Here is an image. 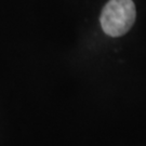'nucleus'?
<instances>
[{
	"label": "nucleus",
	"instance_id": "1",
	"mask_svg": "<svg viewBox=\"0 0 146 146\" xmlns=\"http://www.w3.org/2000/svg\"><path fill=\"white\" fill-rule=\"evenodd\" d=\"M135 17V5L132 0H110L102 10L100 22L106 35L120 37L130 31Z\"/></svg>",
	"mask_w": 146,
	"mask_h": 146
}]
</instances>
